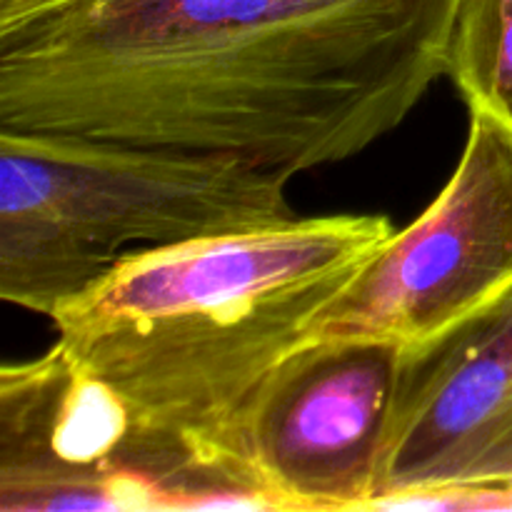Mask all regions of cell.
<instances>
[{"label":"cell","instance_id":"8992f818","mask_svg":"<svg viewBox=\"0 0 512 512\" xmlns=\"http://www.w3.org/2000/svg\"><path fill=\"white\" fill-rule=\"evenodd\" d=\"M455 488L512 490V283L453 328L403 348L368 510Z\"/></svg>","mask_w":512,"mask_h":512},{"label":"cell","instance_id":"3957f363","mask_svg":"<svg viewBox=\"0 0 512 512\" xmlns=\"http://www.w3.org/2000/svg\"><path fill=\"white\" fill-rule=\"evenodd\" d=\"M288 180L230 155L0 130V298L53 318L130 250L288 223Z\"/></svg>","mask_w":512,"mask_h":512},{"label":"cell","instance_id":"9c48e42d","mask_svg":"<svg viewBox=\"0 0 512 512\" xmlns=\"http://www.w3.org/2000/svg\"><path fill=\"white\" fill-rule=\"evenodd\" d=\"M63 3L68 0H0V28H8Z\"/></svg>","mask_w":512,"mask_h":512},{"label":"cell","instance_id":"7a4b0ae2","mask_svg":"<svg viewBox=\"0 0 512 512\" xmlns=\"http://www.w3.org/2000/svg\"><path fill=\"white\" fill-rule=\"evenodd\" d=\"M393 235L385 215H328L138 248L58 308L55 343L128 405L165 510H273L245 463V408Z\"/></svg>","mask_w":512,"mask_h":512},{"label":"cell","instance_id":"6da1fadb","mask_svg":"<svg viewBox=\"0 0 512 512\" xmlns=\"http://www.w3.org/2000/svg\"><path fill=\"white\" fill-rule=\"evenodd\" d=\"M460 0H68L0 28V130L355 158L448 75Z\"/></svg>","mask_w":512,"mask_h":512},{"label":"cell","instance_id":"277c9868","mask_svg":"<svg viewBox=\"0 0 512 512\" xmlns=\"http://www.w3.org/2000/svg\"><path fill=\"white\" fill-rule=\"evenodd\" d=\"M512 283V125L470 108L468 143L438 198L320 308L305 343L418 345Z\"/></svg>","mask_w":512,"mask_h":512},{"label":"cell","instance_id":"5b68a950","mask_svg":"<svg viewBox=\"0 0 512 512\" xmlns=\"http://www.w3.org/2000/svg\"><path fill=\"white\" fill-rule=\"evenodd\" d=\"M400 353L383 340H320L260 383L240 420V443L270 508H370Z\"/></svg>","mask_w":512,"mask_h":512},{"label":"cell","instance_id":"ba28073f","mask_svg":"<svg viewBox=\"0 0 512 512\" xmlns=\"http://www.w3.org/2000/svg\"><path fill=\"white\" fill-rule=\"evenodd\" d=\"M448 78L470 108H488L512 125V0H460Z\"/></svg>","mask_w":512,"mask_h":512},{"label":"cell","instance_id":"52a82bcc","mask_svg":"<svg viewBox=\"0 0 512 512\" xmlns=\"http://www.w3.org/2000/svg\"><path fill=\"white\" fill-rule=\"evenodd\" d=\"M0 510H165L128 405L60 343L0 370Z\"/></svg>","mask_w":512,"mask_h":512}]
</instances>
